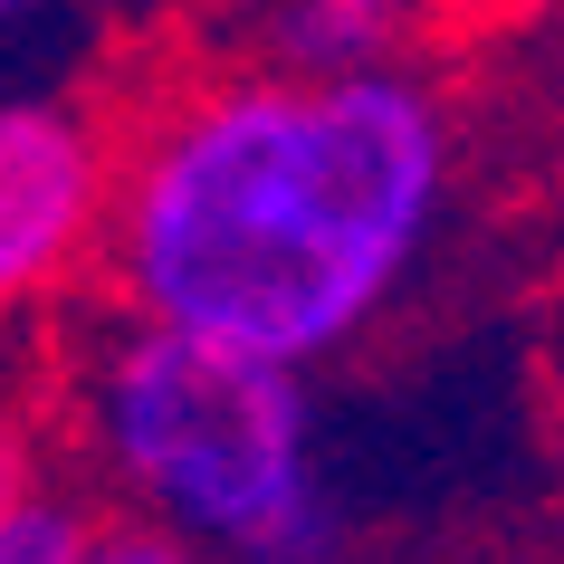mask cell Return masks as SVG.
I'll return each instance as SVG.
<instances>
[{
    "instance_id": "cell-1",
    "label": "cell",
    "mask_w": 564,
    "mask_h": 564,
    "mask_svg": "<svg viewBox=\"0 0 564 564\" xmlns=\"http://www.w3.org/2000/svg\"><path fill=\"white\" fill-rule=\"evenodd\" d=\"M449 192V124L402 77H230L144 134L106 202L134 326L306 373L412 278Z\"/></svg>"
},
{
    "instance_id": "cell-4",
    "label": "cell",
    "mask_w": 564,
    "mask_h": 564,
    "mask_svg": "<svg viewBox=\"0 0 564 564\" xmlns=\"http://www.w3.org/2000/svg\"><path fill=\"white\" fill-rule=\"evenodd\" d=\"M421 0H268L278 77H373L412 39Z\"/></svg>"
},
{
    "instance_id": "cell-2",
    "label": "cell",
    "mask_w": 564,
    "mask_h": 564,
    "mask_svg": "<svg viewBox=\"0 0 564 564\" xmlns=\"http://www.w3.org/2000/svg\"><path fill=\"white\" fill-rule=\"evenodd\" d=\"M87 441L134 527L210 564H345V507L316 469V402L288 364H249L163 326L106 335Z\"/></svg>"
},
{
    "instance_id": "cell-9",
    "label": "cell",
    "mask_w": 564,
    "mask_h": 564,
    "mask_svg": "<svg viewBox=\"0 0 564 564\" xmlns=\"http://www.w3.org/2000/svg\"><path fill=\"white\" fill-rule=\"evenodd\" d=\"M192 10H230V0H192Z\"/></svg>"
},
{
    "instance_id": "cell-7",
    "label": "cell",
    "mask_w": 564,
    "mask_h": 564,
    "mask_svg": "<svg viewBox=\"0 0 564 564\" xmlns=\"http://www.w3.org/2000/svg\"><path fill=\"white\" fill-rule=\"evenodd\" d=\"M30 488H39V478H30V431L0 412V507H10V498H30Z\"/></svg>"
},
{
    "instance_id": "cell-6",
    "label": "cell",
    "mask_w": 564,
    "mask_h": 564,
    "mask_svg": "<svg viewBox=\"0 0 564 564\" xmlns=\"http://www.w3.org/2000/svg\"><path fill=\"white\" fill-rule=\"evenodd\" d=\"M87 564H210V555H192V545H173V535H153V527H96L87 535Z\"/></svg>"
},
{
    "instance_id": "cell-3",
    "label": "cell",
    "mask_w": 564,
    "mask_h": 564,
    "mask_svg": "<svg viewBox=\"0 0 564 564\" xmlns=\"http://www.w3.org/2000/svg\"><path fill=\"white\" fill-rule=\"evenodd\" d=\"M106 202H116L106 134L77 106L10 96L0 106V316L87 268V249L106 239Z\"/></svg>"
},
{
    "instance_id": "cell-8",
    "label": "cell",
    "mask_w": 564,
    "mask_h": 564,
    "mask_svg": "<svg viewBox=\"0 0 564 564\" xmlns=\"http://www.w3.org/2000/svg\"><path fill=\"white\" fill-rule=\"evenodd\" d=\"M30 10H39V0H0V30H10V20H30Z\"/></svg>"
},
{
    "instance_id": "cell-5",
    "label": "cell",
    "mask_w": 564,
    "mask_h": 564,
    "mask_svg": "<svg viewBox=\"0 0 564 564\" xmlns=\"http://www.w3.org/2000/svg\"><path fill=\"white\" fill-rule=\"evenodd\" d=\"M87 507L58 498V488H30V498L0 507V564H87Z\"/></svg>"
}]
</instances>
